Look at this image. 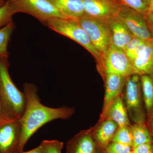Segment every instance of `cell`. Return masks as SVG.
<instances>
[{
	"mask_svg": "<svg viewBox=\"0 0 153 153\" xmlns=\"http://www.w3.org/2000/svg\"><path fill=\"white\" fill-rule=\"evenodd\" d=\"M104 151V153H133L132 147L113 142L107 146Z\"/></svg>",
	"mask_w": 153,
	"mask_h": 153,
	"instance_id": "cb8c5ba5",
	"label": "cell"
},
{
	"mask_svg": "<svg viewBox=\"0 0 153 153\" xmlns=\"http://www.w3.org/2000/svg\"><path fill=\"white\" fill-rule=\"evenodd\" d=\"M105 120H113L119 127L131 126L127 110L120 96L114 100L102 113L100 122Z\"/></svg>",
	"mask_w": 153,
	"mask_h": 153,
	"instance_id": "5bb4252c",
	"label": "cell"
},
{
	"mask_svg": "<svg viewBox=\"0 0 153 153\" xmlns=\"http://www.w3.org/2000/svg\"><path fill=\"white\" fill-rule=\"evenodd\" d=\"M43 24L49 29L70 38L85 48L95 58L99 72H100L102 67V57L77 20L54 17L48 19Z\"/></svg>",
	"mask_w": 153,
	"mask_h": 153,
	"instance_id": "3957f363",
	"label": "cell"
},
{
	"mask_svg": "<svg viewBox=\"0 0 153 153\" xmlns=\"http://www.w3.org/2000/svg\"><path fill=\"white\" fill-rule=\"evenodd\" d=\"M4 114V108H3L2 102L1 99L0 97V119L2 117Z\"/></svg>",
	"mask_w": 153,
	"mask_h": 153,
	"instance_id": "1f68e13d",
	"label": "cell"
},
{
	"mask_svg": "<svg viewBox=\"0 0 153 153\" xmlns=\"http://www.w3.org/2000/svg\"><path fill=\"white\" fill-rule=\"evenodd\" d=\"M144 16L148 28L153 38V14L147 12L144 14Z\"/></svg>",
	"mask_w": 153,
	"mask_h": 153,
	"instance_id": "83f0119b",
	"label": "cell"
},
{
	"mask_svg": "<svg viewBox=\"0 0 153 153\" xmlns=\"http://www.w3.org/2000/svg\"><path fill=\"white\" fill-rule=\"evenodd\" d=\"M66 153H96V144L92 129L76 134L66 143Z\"/></svg>",
	"mask_w": 153,
	"mask_h": 153,
	"instance_id": "8fae6325",
	"label": "cell"
},
{
	"mask_svg": "<svg viewBox=\"0 0 153 153\" xmlns=\"http://www.w3.org/2000/svg\"><path fill=\"white\" fill-rule=\"evenodd\" d=\"M127 77L113 73L105 74L103 78L105 82V93L102 112H104L114 100L120 96Z\"/></svg>",
	"mask_w": 153,
	"mask_h": 153,
	"instance_id": "4fadbf2b",
	"label": "cell"
},
{
	"mask_svg": "<svg viewBox=\"0 0 153 153\" xmlns=\"http://www.w3.org/2000/svg\"><path fill=\"white\" fill-rule=\"evenodd\" d=\"M149 130L153 139V111L149 117Z\"/></svg>",
	"mask_w": 153,
	"mask_h": 153,
	"instance_id": "f546056e",
	"label": "cell"
},
{
	"mask_svg": "<svg viewBox=\"0 0 153 153\" xmlns=\"http://www.w3.org/2000/svg\"><path fill=\"white\" fill-rule=\"evenodd\" d=\"M133 151L134 153H153V142L133 147Z\"/></svg>",
	"mask_w": 153,
	"mask_h": 153,
	"instance_id": "4316f807",
	"label": "cell"
},
{
	"mask_svg": "<svg viewBox=\"0 0 153 153\" xmlns=\"http://www.w3.org/2000/svg\"><path fill=\"white\" fill-rule=\"evenodd\" d=\"M85 14L110 22L117 17L123 5L118 0H82Z\"/></svg>",
	"mask_w": 153,
	"mask_h": 153,
	"instance_id": "30bf717a",
	"label": "cell"
},
{
	"mask_svg": "<svg viewBox=\"0 0 153 153\" xmlns=\"http://www.w3.org/2000/svg\"><path fill=\"white\" fill-rule=\"evenodd\" d=\"M86 32L94 46L103 58L111 44L109 22L85 14L77 19Z\"/></svg>",
	"mask_w": 153,
	"mask_h": 153,
	"instance_id": "277c9868",
	"label": "cell"
},
{
	"mask_svg": "<svg viewBox=\"0 0 153 153\" xmlns=\"http://www.w3.org/2000/svg\"><path fill=\"white\" fill-rule=\"evenodd\" d=\"M144 1H145L146 2L149 3V2L150 0H144Z\"/></svg>",
	"mask_w": 153,
	"mask_h": 153,
	"instance_id": "836d02e7",
	"label": "cell"
},
{
	"mask_svg": "<svg viewBox=\"0 0 153 153\" xmlns=\"http://www.w3.org/2000/svg\"><path fill=\"white\" fill-rule=\"evenodd\" d=\"M140 76L143 100L149 117L153 111V76L143 75Z\"/></svg>",
	"mask_w": 153,
	"mask_h": 153,
	"instance_id": "ac0fdd59",
	"label": "cell"
},
{
	"mask_svg": "<svg viewBox=\"0 0 153 153\" xmlns=\"http://www.w3.org/2000/svg\"><path fill=\"white\" fill-rule=\"evenodd\" d=\"M16 153H45V148H44V143L43 142H42L39 146L35 148V149L27 152L23 151L21 152Z\"/></svg>",
	"mask_w": 153,
	"mask_h": 153,
	"instance_id": "f1b7e54d",
	"label": "cell"
},
{
	"mask_svg": "<svg viewBox=\"0 0 153 153\" xmlns=\"http://www.w3.org/2000/svg\"><path fill=\"white\" fill-rule=\"evenodd\" d=\"M111 44L124 50L127 44L134 37L123 22L117 17L109 22Z\"/></svg>",
	"mask_w": 153,
	"mask_h": 153,
	"instance_id": "2e32d148",
	"label": "cell"
},
{
	"mask_svg": "<svg viewBox=\"0 0 153 153\" xmlns=\"http://www.w3.org/2000/svg\"><path fill=\"white\" fill-rule=\"evenodd\" d=\"M14 14L25 13L44 23L54 17L65 18L47 0H7Z\"/></svg>",
	"mask_w": 153,
	"mask_h": 153,
	"instance_id": "8992f818",
	"label": "cell"
},
{
	"mask_svg": "<svg viewBox=\"0 0 153 153\" xmlns=\"http://www.w3.org/2000/svg\"><path fill=\"white\" fill-rule=\"evenodd\" d=\"M9 67L8 58L0 57V97L4 115L20 119L26 106V97L11 79Z\"/></svg>",
	"mask_w": 153,
	"mask_h": 153,
	"instance_id": "7a4b0ae2",
	"label": "cell"
},
{
	"mask_svg": "<svg viewBox=\"0 0 153 153\" xmlns=\"http://www.w3.org/2000/svg\"><path fill=\"white\" fill-rule=\"evenodd\" d=\"M45 153H61L63 143L57 140H44L43 141Z\"/></svg>",
	"mask_w": 153,
	"mask_h": 153,
	"instance_id": "484cf974",
	"label": "cell"
},
{
	"mask_svg": "<svg viewBox=\"0 0 153 153\" xmlns=\"http://www.w3.org/2000/svg\"><path fill=\"white\" fill-rule=\"evenodd\" d=\"M26 106L20 119L22 134L18 152L24 151L25 145L32 136L50 122L57 119H68L74 113V109L67 106L49 107L41 103L37 86L32 83L24 85Z\"/></svg>",
	"mask_w": 153,
	"mask_h": 153,
	"instance_id": "6da1fadb",
	"label": "cell"
},
{
	"mask_svg": "<svg viewBox=\"0 0 153 153\" xmlns=\"http://www.w3.org/2000/svg\"><path fill=\"white\" fill-rule=\"evenodd\" d=\"M5 0H0V7H1L2 6L4 5V4L6 2Z\"/></svg>",
	"mask_w": 153,
	"mask_h": 153,
	"instance_id": "d6a6232c",
	"label": "cell"
},
{
	"mask_svg": "<svg viewBox=\"0 0 153 153\" xmlns=\"http://www.w3.org/2000/svg\"><path fill=\"white\" fill-rule=\"evenodd\" d=\"M130 126L119 127L112 142L131 146L133 147V139Z\"/></svg>",
	"mask_w": 153,
	"mask_h": 153,
	"instance_id": "44dd1931",
	"label": "cell"
},
{
	"mask_svg": "<svg viewBox=\"0 0 153 153\" xmlns=\"http://www.w3.org/2000/svg\"><path fill=\"white\" fill-rule=\"evenodd\" d=\"M134 37L144 40L152 38L148 28L144 14L123 5L117 16Z\"/></svg>",
	"mask_w": 153,
	"mask_h": 153,
	"instance_id": "9c48e42d",
	"label": "cell"
},
{
	"mask_svg": "<svg viewBox=\"0 0 153 153\" xmlns=\"http://www.w3.org/2000/svg\"><path fill=\"white\" fill-rule=\"evenodd\" d=\"M21 134L20 119L3 115L0 119V153L18 152Z\"/></svg>",
	"mask_w": 153,
	"mask_h": 153,
	"instance_id": "ba28073f",
	"label": "cell"
},
{
	"mask_svg": "<svg viewBox=\"0 0 153 153\" xmlns=\"http://www.w3.org/2000/svg\"><path fill=\"white\" fill-rule=\"evenodd\" d=\"M124 88L125 105L130 117L135 123L146 124L140 76L134 74L128 76Z\"/></svg>",
	"mask_w": 153,
	"mask_h": 153,
	"instance_id": "5b68a950",
	"label": "cell"
},
{
	"mask_svg": "<svg viewBox=\"0 0 153 153\" xmlns=\"http://www.w3.org/2000/svg\"><path fill=\"white\" fill-rule=\"evenodd\" d=\"M14 14L10 6L6 1L4 4L0 7V29L13 22Z\"/></svg>",
	"mask_w": 153,
	"mask_h": 153,
	"instance_id": "603a6c76",
	"label": "cell"
},
{
	"mask_svg": "<svg viewBox=\"0 0 153 153\" xmlns=\"http://www.w3.org/2000/svg\"><path fill=\"white\" fill-rule=\"evenodd\" d=\"M119 127L117 123L111 120L100 122L96 129H92V134L96 145L104 150L112 142Z\"/></svg>",
	"mask_w": 153,
	"mask_h": 153,
	"instance_id": "e0dca14e",
	"label": "cell"
},
{
	"mask_svg": "<svg viewBox=\"0 0 153 153\" xmlns=\"http://www.w3.org/2000/svg\"><path fill=\"white\" fill-rule=\"evenodd\" d=\"M133 139V147L153 142V139L149 130L146 124L135 123L130 126Z\"/></svg>",
	"mask_w": 153,
	"mask_h": 153,
	"instance_id": "d6986e66",
	"label": "cell"
},
{
	"mask_svg": "<svg viewBox=\"0 0 153 153\" xmlns=\"http://www.w3.org/2000/svg\"><path fill=\"white\" fill-rule=\"evenodd\" d=\"M65 18L77 20L85 14L82 0H47Z\"/></svg>",
	"mask_w": 153,
	"mask_h": 153,
	"instance_id": "9a60e30c",
	"label": "cell"
},
{
	"mask_svg": "<svg viewBox=\"0 0 153 153\" xmlns=\"http://www.w3.org/2000/svg\"><path fill=\"white\" fill-rule=\"evenodd\" d=\"M102 77L106 73H113L128 76L134 74L132 63L124 50L111 44L102 61L100 72Z\"/></svg>",
	"mask_w": 153,
	"mask_h": 153,
	"instance_id": "52a82bcc",
	"label": "cell"
},
{
	"mask_svg": "<svg viewBox=\"0 0 153 153\" xmlns=\"http://www.w3.org/2000/svg\"><path fill=\"white\" fill-rule=\"evenodd\" d=\"M15 28V25L13 21L0 29V57H8V46Z\"/></svg>",
	"mask_w": 153,
	"mask_h": 153,
	"instance_id": "ffe728a7",
	"label": "cell"
},
{
	"mask_svg": "<svg viewBox=\"0 0 153 153\" xmlns=\"http://www.w3.org/2000/svg\"><path fill=\"white\" fill-rule=\"evenodd\" d=\"M125 5L145 14L148 11L149 3L144 0H118Z\"/></svg>",
	"mask_w": 153,
	"mask_h": 153,
	"instance_id": "d4e9b609",
	"label": "cell"
},
{
	"mask_svg": "<svg viewBox=\"0 0 153 153\" xmlns=\"http://www.w3.org/2000/svg\"><path fill=\"white\" fill-rule=\"evenodd\" d=\"M147 41V40H144L134 37L127 44L124 51L131 60L132 63L144 47Z\"/></svg>",
	"mask_w": 153,
	"mask_h": 153,
	"instance_id": "7402d4cb",
	"label": "cell"
},
{
	"mask_svg": "<svg viewBox=\"0 0 153 153\" xmlns=\"http://www.w3.org/2000/svg\"><path fill=\"white\" fill-rule=\"evenodd\" d=\"M147 12L153 14V0H150L149 3V9Z\"/></svg>",
	"mask_w": 153,
	"mask_h": 153,
	"instance_id": "4dcf8cb0",
	"label": "cell"
},
{
	"mask_svg": "<svg viewBox=\"0 0 153 153\" xmlns=\"http://www.w3.org/2000/svg\"><path fill=\"white\" fill-rule=\"evenodd\" d=\"M132 64L134 74L153 76V38L146 41Z\"/></svg>",
	"mask_w": 153,
	"mask_h": 153,
	"instance_id": "7c38bea8",
	"label": "cell"
},
{
	"mask_svg": "<svg viewBox=\"0 0 153 153\" xmlns=\"http://www.w3.org/2000/svg\"></svg>",
	"mask_w": 153,
	"mask_h": 153,
	"instance_id": "e575fe53",
	"label": "cell"
}]
</instances>
